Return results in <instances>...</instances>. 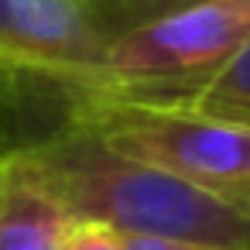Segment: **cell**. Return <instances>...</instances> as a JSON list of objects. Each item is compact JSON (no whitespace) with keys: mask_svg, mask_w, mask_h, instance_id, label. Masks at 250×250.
<instances>
[{"mask_svg":"<svg viewBox=\"0 0 250 250\" xmlns=\"http://www.w3.org/2000/svg\"><path fill=\"white\" fill-rule=\"evenodd\" d=\"M72 219H96L124 236L185 240L216 250H250V216L192 188L188 182L117 154L89 127L18 147Z\"/></svg>","mask_w":250,"mask_h":250,"instance_id":"6da1fadb","label":"cell"},{"mask_svg":"<svg viewBox=\"0 0 250 250\" xmlns=\"http://www.w3.org/2000/svg\"><path fill=\"white\" fill-rule=\"evenodd\" d=\"M250 38V0H212L106 42L100 89L86 100L182 106Z\"/></svg>","mask_w":250,"mask_h":250,"instance_id":"7a4b0ae2","label":"cell"},{"mask_svg":"<svg viewBox=\"0 0 250 250\" xmlns=\"http://www.w3.org/2000/svg\"><path fill=\"white\" fill-rule=\"evenodd\" d=\"M76 124L106 147L154 165L250 216V130L175 106L79 100Z\"/></svg>","mask_w":250,"mask_h":250,"instance_id":"3957f363","label":"cell"},{"mask_svg":"<svg viewBox=\"0 0 250 250\" xmlns=\"http://www.w3.org/2000/svg\"><path fill=\"white\" fill-rule=\"evenodd\" d=\"M106 42L79 0H0V69L62 83L79 100L100 89Z\"/></svg>","mask_w":250,"mask_h":250,"instance_id":"277c9868","label":"cell"},{"mask_svg":"<svg viewBox=\"0 0 250 250\" xmlns=\"http://www.w3.org/2000/svg\"><path fill=\"white\" fill-rule=\"evenodd\" d=\"M72 216L28 158L0 151V250H59Z\"/></svg>","mask_w":250,"mask_h":250,"instance_id":"5b68a950","label":"cell"},{"mask_svg":"<svg viewBox=\"0 0 250 250\" xmlns=\"http://www.w3.org/2000/svg\"><path fill=\"white\" fill-rule=\"evenodd\" d=\"M175 110H188V113L250 130V38L192 100H185Z\"/></svg>","mask_w":250,"mask_h":250,"instance_id":"8992f818","label":"cell"},{"mask_svg":"<svg viewBox=\"0 0 250 250\" xmlns=\"http://www.w3.org/2000/svg\"><path fill=\"white\" fill-rule=\"evenodd\" d=\"M79 4H83L89 24L100 31V38L110 42V38L134 31L147 21L168 18L178 11L199 7V4H212V0H79Z\"/></svg>","mask_w":250,"mask_h":250,"instance_id":"52a82bcc","label":"cell"},{"mask_svg":"<svg viewBox=\"0 0 250 250\" xmlns=\"http://www.w3.org/2000/svg\"><path fill=\"white\" fill-rule=\"evenodd\" d=\"M59 250H124V233L96 219H72Z\"/></svg>","mask_w":250,"mask_h":250,"instance_id":"ba28073f","label":"cell"},{"mask_svg":"<svg viewBox=\"0 0 250 250\" xmlns=\"http://www.w3.org/2000/svg\"><path fill=\"white\" fill-rule=\"evenodd\" d=\"M124 250H216L185 240H161V236H124Z\"/></svg>","mask_w":250,"mask_h":250,"instance_id":"9c48e42d","label":"cell"}]
</instances>
